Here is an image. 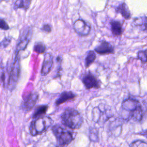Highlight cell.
<instances>
[{"label": "cell", "instance_id": "cell-20", "mask_svg": "<svg viewBox=\"0 0 147 147\" xmlns=\"http://www.w3.org/2000/svg\"><path fill=\"white\" fill-rule=\"evenodd\" d=\"M46 50L45 45L42 42H36L34 44L33 51L38 54H42L45 52Z\"/></svg>", "mask_w": 147, "mask_h": 147}, {"label": "cell", "instance_id": "cell-6", "mask_svg": "<svg viewBox=\"0 0 147 147\" xmlns=\"http://www.w3.org/2000/svg\"><path fill=\"white\" fill-rule=\"evenodd\" d=\"M82 80L87 90L92 88H99L100 87V82L90 71L87 72L83 75Z\"/></svg>", "mask_w": 147, "mask_h": 147}, {"label": "cell", "instance_id": "cell-8", "mask_svg": "<svg viewBox=\"0 0 147 147\" xmlns=\"http://www.w3.org/2000/svg\"><path fill=\"white\" fill-rule=\"evenodd\" d=\"M38 98V95L36 92H31L24 99L22 107L24 110L30 111L35 106Z\"/></svg>", "mask_w": 147, "mask_h": 147}, {"label": "cell", "instance_id": "cell-26", "mask_svg": "<svg viewBox=\"0 0 147 147\" xmlns=\"http://www.w3.org/2000/svg\"><path fill=\"white\" fill-rule=\"evenodd\" d=\"M140 134H141V135H142V136H145V137H146L147 138V130L143 131L141 132Z\"/></svg>", "mask_w": 147, "mask_h": 147}, {"label": "cell", "instance_id": "cell-14", "mask_svg": "<svg viewBox=\"0 0 147 147\" xmlns=\"http://www.w3.org/2000/svg\"><path fill=\"white\" fill-rule=\"evenodd\" d=\"M115 11L117 13H119L126 20H129L131 17V13L129 9L125 2H122L119 4L116 8Z\"/></svg>", "mask_w": 147, "mask_h": 147}, {"label": "cell", "instance_id": "cell-12", "mask_svg": "<svg viewBox=\"0 0 147 147\" xmlns=\"http://www.w3.org/2000/svg\"><path fill=\"white\" fill-rule=\"evenodd\" d=\"M75 97L76 95L72 91H63L60 94L59 98L56 100L55 105L56 106H58L68 100L75 99Z\"/></svg>", "mask_w": 147, "mask_h": 147}, {"label": "cell", "instance_id": "cell-17", "mask_svg": "<svg viewBox=\"0 0 147 147\" xmlns=\"http://www.w3.org/2000/svg\"><path fill=\"white\" fill-rule=\"evenodd\" d=\"M133 23L136 26H140L142 31L147 32V16L135 18Z\"/></svg>", "mask_w": 147, "mask_h": 147}, {"label": "cell", "instance_id": "cell-13", "mask_svg": "<svg viewBox=\"0 0 147 147\" xmlns=\"http://www.w3.org/2000/svg\"><path fill=\"white\" fill-rule=\"evenodd\" d=\"M110 29L112 34L114 36H120L123 31L122 25L119 21L112 20L110 21Z\"/></svg>", "mask_w": 147, "mask_h": 147}, {"label": "cell", "instance_id": "cell-15", "mask_svg": "<svg viewBox=\"0 0 147 147\" xmlns=\"http://www.w3.org/2000/svg\"><path fill=\"white\" fill-rule=\"evenodd\" d=\"M144 116V111L142 106H140L136 110L133 111V112L129 113V118L133 119L136 122H140Z\"/></svg>", "mask_w": 147, "mask_h": 147}, {"label": "cell", "instance_id": "cell-18", "mask_svg": "<svg viewBox=\"0 0 147 147\" xmlns=\"http://www.w3.org/2000/svg\"><path fill=\"white\" fill-rule=\"evenodd\" d=\"M32 1L30 0H17L15 1L14 3V9H24L25 10H27L31 3Z\"/></svg>", "mask_w": 147, "mask_h": 147}, {"label": "cell", "instance_id": "cell-16", "mask_svg": "<svg viewBox=\"0 0 147 147\" xmlns=\"http://www.w3.org/2000/svg\"><path fill=\"white\" fill-rule=\"evenodd\" d=\"M48 109V105H38L36 107L34 113L32 115L33 119H36L37 118L44 116Z\"/></svg>", "mask_w": 147, "mask_h": 147}, {"label": "cell", "instance_id": "cell-19", "mask_svg": "<svg viewBox=\"0 0 147 147\" xmlns=\"http://www.w3.org/2000/svg\"><path fill=\"white\" fill-rule=\"evenodd\" d=\"M96 54L94 51H89L85 58V67L86 68H88L90 66V65L94 62L96 59Z\"/></svg>", "mask_w": 147, "mask_h": 147}, {"label": "cell", "instance_id": "cell-24", "mask_svg": "<svg viewBox=\"0 0 147 147\" xmlns=\"http://www.w3.org/2000/svg\"><path fill=\"white\" fill-rule=\"evenodd\" d=\"M41 30L44 32H46V33H50L52 31V28H51V26L49 25V24H44L42 25V26L41 27Z\"/></svg>", "mask_w": 147, "mask_h": 147}, {"label": "cell", "instance_id": "cell-27", "mask_svg": "<svg viewBox=\"0 0 147 147\" xmlns=\"http://www.w3.org/2000/svg\"><path fill=\"white\" fill-rule=\"evenodd\" d=\"M55 147H64V146H63V145H56V146H55Z\"/></svg>", "mask_w": 147, "mask_h": 147}, {"label": "cell", "instance_id": "cell-10", "mask_svg": "<svg viewBox=\"0 0 147 147\" xmlns=\"http://www.w3.org/2000/svg\"><path fill=\"white\" fill-rule=\"evenodd\" d=\"M53 56L51 53H46L45 54L41 69V75L42 76H46L50 72L53 64Z\"/></svg>", "mask_w": 147, "mask_h": 147}, {"label": "cell", "instance_id": "cell-7", "mask_svg": "<svg viewBox=\"0 0 147 147\" xmlns=\"http://www.w3.org/2000/svg\"><path fill=\"white\" fill-rule=\"evenodd\" d=\"M73 28L75 32L81 36H87L91 30L90 25L81 18L76 20L74 22Z\"/></svg>", "mask_w": 147, "mask_h": 147}, {"label": "cell", "instance_id": "cell-9", "mask_svg": "<svg viewBox=\"0 0 147 147\" xmlns=\"http://www.w3.org/2000/svg\"><path fill=\"white\" fill-rule=\"evenodd\" d=\"M94 51L99 55L113 54L114 53V48L110 42L103 40L94 48Z\"/></svg>", "mask_w": 147, "mask_h": 147}, {"label": "cell", "instance_id": "cell-3", "mask_svg": "<svg viewBox=\"0 0 147 147\" xmlns=\"http://www.w3.org/2000/svg\"><path fill=\"white\" fill-rule=\"evenodd\" d=\"M20 74V58L19 53H16V56L13 62L11 65L9 73L7 80V87L12 91L14 90L17 84Z\"/></svg>", "mask_w": 147, "mask_h": 147}, {"label": "cell", "instance_id": "cell-11", "mask_svg": "<svg viewBox=\"0 0 147 147\" xmlns=\"http://www.w3.org/2000/svg\"><path fill=\"white\" fill-rule=\"evenodd\" d=\"M141 106L140 102L133 98H128L125 99L121 105L122 109L123 110L129 111V113L133 112Z\"/></svg>", "mask_w": 147, "mask_h": 147}, {"label": "cell", "instance_id": "cell-4", "mask_svg": "<svg viewBox=\"0 0 147 147\" xmlns=\"http://www.w3.org/2000/svg\"><path fill=\"white\" fill-rule=\"evenodd\" d=\"M57 141L60 145L69 144L74 138V133L63 127L59 125H56L52 128Z\"/></svg>", "mask_w": 147, "mask_h": 147}, {"label": "cell", "instance_id": "cell-25", "mask_svg": "<svg viewBox=\"0 0 147 147\" xmlns=\"http://www.w3.org/2000/svg\"><path fill=\"white\" fill-rule=\"evenodd\" d=\"M11 42V38L9 37H5L3 38V40H2L1 42V45L3 47H6Z\"/></svg>", "mask_w": 147, "mask_h": 147}, {"label": "cell", "instance_id": "cell-22", "mask_svg": "<svg viewBox=\"0 0 147 147\" xmlns=\"http://www.w3.org/2000/svg\"><path fill=\"white\" fill-rule=\"evenodd\" d=\"M130 147H147V143L142 140H136L130 144Z\"/></svg>", "mask_w": 147, "mask_h": 147}, {"label": "cell", "instance_id": "cell-21", "mask_svg": "<svg viewBox=\"0 0 147 147\" xmlns=\"http://www.w3.org/2000/svg\"><path fill=\"white\" fill-rule=\"evenodd\" d=\"M137 58L143 64L147 63V49L138 51L137 53Z\"/></svg>", "mask_w": 147, "mask_h": 147}, {"label": "cell", "instance_id": "cell-1", "mask_svg": "<svg viewBox=\"0 0 147 147\" xmlns=\"http://www.w3.org/2000/svg\"><path fill=\"white\" fill-rule=\"evenodd\" d=\"M63 125L71 129H79L83 122L81 114L73 108L66 109L61 115Z\"/></svg>", "mask_w": 147, "mask_h": 147}, {"label": "cell", "instance_id": "cell-5", "mask_svg": "<svg viewBox=\"0 0 147 147\" xmlns=\"http://www.w3.org/2000/svg\"><path fill=\"white\" fill-rule=\"evenodd\" d=\"M32 36V29L30 26H26L22 29L19 38L16 44V53H19L21 51H24L27 47L31 40Z\"/></svg>", "mask_w": 147, "mask_h": 147}, {"label": "cell", "instance_id": "cell-2", "mask_svg": "<svg viewBox=\"0 0 147 147\" xmlns=\"http://www.w3.org/2000/svg\"><path fill=\"white\" fill-rule=\"evenodd\" d=\"M52 123L53 121L49 116L44 115L34 119L30 124V133L33 136L41 134L47 130Z\"/></svg>", "mask_w": 147, "mask_h": 147}, {"label": "cell", "instance_id": "cell-23", "mask_svg": "<svg viewBox=\"0 0 147 147\" xmlns=\"http://www.w3.org/2000/svg\"><path fill=\"white\" fill-rule=\"evenodd\" d=\"M0 27H1V29L5 30H7L9 29V28H10L8 24L6 23V22L5 21V20H3V18H1Z\"/></svg>", "mask_w": 147, "mask_h": 147}]
</instances>
